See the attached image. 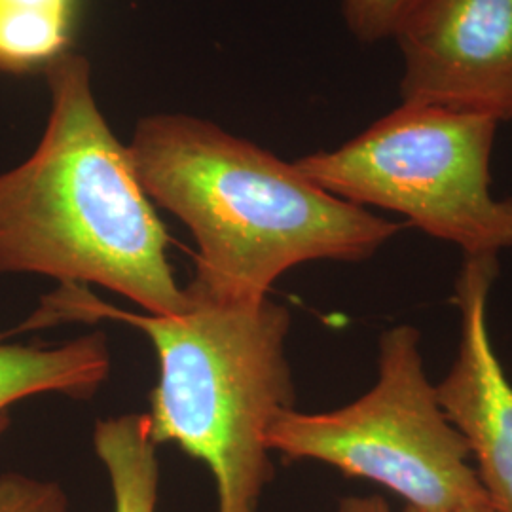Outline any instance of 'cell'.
I'll return each instance as SVG.
<instances>
[{"label": "cell", "instance_id": "5bb4252c", "mask_svg": "<svg viewBox=\"0 0 512 512\" xmlns=\"http://www.w3.org/2000/svg\"><path fill=\"white\" fill-rule=\"evenodd\" d=\"M336 512H391L384 497L366 495V497H346L340 501Z\"/></svg>", "mask_w": 512, "mask_h": 512}, {"label": "cell", "instance_id": "277c9868", "mask_svg": "<svg viewBox=\"0 0 512 512\" xmlns=\"http://www.w3.org/2000/svg\"><path fill=\"white\" fill-rule=\"evenodd\" d=\"M497 122L408 105L389 112L344 147L294 162L311 183L359 207L404 215L465 256L512 247V198L490 190Z\"/></svg>", "mask_w": 512, "mask_h": 512}, {"label": "cell", "instance_id": "ba28073f", "mask_svg": "<svg viewBox=\"0 0 512 512\" xmlns=\"http://www.w3.org/2000/svg\"><path fill=\"white\" fill-rule=\"evenodd\" d=\"M109 374V344L101 332L59 346L8 344L6 336H0V435L10 427L6 410L12 404L42 393L86 401Z\"/></svg>", "mask_w": 512, "mask_h": 512}, {"label": "cell", "instance_id": "5b68a950", "mask_svg": "<svg viewBox=\"0 0 512 512\" xmlns=\"http://www.w3.org/2000/svg\"><path fill=\"white\" fill-rule=\"evenodd\" d=\"M410 325L387 330L380 340L378 382L340 410L275 416L266 442L289 459H313L344 475L378 482L410 507L452 512L494 507L471 450L440 408Z\"/></svg>", "mask_w": 512, "mask_h": 512}, {"label": "cell", "instance_id": "30bf717a", "mask_svg": "<svg viewBox=\"0 0 512 512\" xmlns=\"http://www.w3.org/2000/svg\"><path fill=\"white\" fill-rule=\"evenodd\" d=\"M73 16L0 6V73H25L44 69L65 54L71 38Z\"/></svg>", "mask_w": 512, "mask_h": 512}, {"label": "cell", "instance_id": "9c48e42d", "mask_svg": "<svg viewBox=\"0 0 512 512\" xmlns=\"http://www.w3.org/2000/svg\"><path fill=\"white\" fill-rule=\"evenodd\" d=\"M93 448L109 475L114 512H156L160 465L148 414L97 421Z\"/></svg>", "mask_w": 512, "mask_h": 512}, {"label": "cell", "instance_id": "9a60e30c", "mask_svg": "<svg viewBox=\"0 0 512 512\" xmlns=\"http://www.w3.org/2000/svg\"><path fill=\"white\" fill-rule=\"evenodd\" d=\"M403 512H431V511H423V509H416V507H410V505H406V509ZM452 512H495L494 507H473V509H461V511H452Z\"/></svg>", "mask_w": 512, "mask_h": 512}, {"label": "cell", "instance_id": "6da1fadb", "mask_svg": "<svg viewBox=\"0 0 512 512\" xmlns=\"http://www.w3.org/2000/svg\"><path fill=\"white\" fill-rule=\"evenodd\" d=\"M148 200L183 220L198 245L192 289L266 298L294 266L361 262L403 224L332 196L294 164L183 114L143 118L128 147Z\"/></svg>", "mask_w": 512, "mask_h": 512}, {"label": "cell", "instance_id": "3957f363", "mask_svg": "<svg viewBox=\"0 0 512 512\" xmlns=\"http://www.w3.org/2000/svg\"><path fill=\"white\" fill-rule=\"evenodd\" d=\"M184 291L188 310L165 317L118 310L80 285H61L12 334L97 319L143 330L158 355L150 437L156 446L177 444L207 465L219 512H258L274 476L268 427L294 406L291 313L268 296L232 300L190 285Z\"/></svg>", "mask_w": 512, "mask_h": 512}, {"label": "cell", "instance_id": "8fae6325", "mask_svg": "<svg viewBox=\"0 0 512 512\" xmlns=\"http://www.w3.org/2000/svg\"><path fill=\"white\" fill-rule=\"evenodd\" d=\"M431 0H344L349 31L363 42L393 37Z\"/></svg>", "mask_w": 512, "mask_h": 512}, {"label": "cell", "instance_id": "4fadbf2b", "mask_svg": "<svg viewBox=\"0 0 512 512\" xmlns=\"http://www.w3.org/2000/svg\"><path fill=\"white\" fill-rule=\"evenodd\" d=\"M0 6H16L29 10H48L74 16V0H0Z\"/></svg>", "mask_w": 512, "mask_h": 512}, {"label": "cell", "instance_id": "7a4b0ae2", "mask_svg": "<svg viewBox=\"0 0 512 512\" xmlns=\"http://www.w3.org/2000/svg\"><path fill=\"white\" fill-rule=\"evenodd\" d=\"M52 95L37 150L0 175V275L99 285L150 315H181L188 294L169 238L124 147L95 103L86 57L46 67Z\"/></svg>", "mask_w": 512, "mask_h": 512}, {"label": "cell", "instance_id": "8992f818", "mask_svg": "<svg viewBox=\"0 0 512 512\" xmlns=\"http://www.w3.org/2000/svg\"><path fill=\"white\" fill-rule=\"evenodd\" d=\"M395 38L403 103L512 122V0H431Z\"/></svg>", "mask_w": 512, "mask_h": 512}, {"label": "cell", "instance_id": "7c38bea8", "mask_svg": "<svg viewBox=\"0 0 512 512\" xmlns=\"http://www.w3.org/2000/svg\"><path fill=\"white\" fill-rule=\"evenodd\" d=\"M69 499L57 482L21 473L0 475V512H67Z\"/></svg>", "mask_w": 512, "mask_h": 512}, {"label": "cell", "instance_id": "52a82bcc", "mask_svg": "<svg viewBox=\"0 0 512 512\" xmlns=\"http://www.w3.org/2000/svg\"><path fill=\"white\" fill-rule=\"evenodd\" d=\"M497 256H465L456 283L461 342L454 365L435 385L440 408L467 442L495 512H512V384L488 330Z\"/></svg>", "mask_w": 512, "mask_h": 512}]
</instances>
